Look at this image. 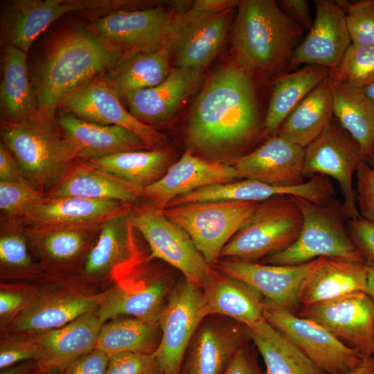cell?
<instances>
[{
	"instance_id": "50",
	"label": "cell",
	"mask_w": 374,
	"mask_h": 374,
	"mask_svg": "<svg viewBox=\"0 0 374 374\" xmlns=\"http://www.w3.org/2000/svg\"><path fill=\"white\" fill-rule=\"evenodd\" d=\"M348 234L366 262H374V222L361 216L346 221Z\"/></svg>"
},
{
	"instance_id": "44",
	"label": "cell",
	"mask_w": 374,
	"mask_h": 374,
	"mask_svg": "<svg viewBox=\"0 0 374 374\" xmlns=\"http://www.w3.org/2000/svg\"><path fill=\"white\" fill-rule=\"evenodd\" d=\"M46 197L28 183L0 181L1 214L22 217L28 211Z\"/></svg>"
},
{
	"instance_id": "19",
	"label": "cell",
	"mask_w": 374,
	"mask_h": 374,
	"mask_svg": "<svg viewBox=\"0 0 374 374\" xmlns=\"http://www.w3.org/2000/svg\"><path fill=\"white\" fill-rule=\"evenodd\" d=\"M325 258L295 265L258 263L238 259L218 260V270L239 278L257 290L265 300L294 313L301 305L303 290Z\"/></svg>"
},
{
	"instance_id": "48",
	"label": "cell",
	"mask_w": 374,
	"mask_h": 374,
	"mask_svg": "<svg viewBox=\"0 0 374 374\" xmlns=\"http://www.w3.org/2000/svg\"><path fill=\"white\" fill-rule=\"evenodd\" d=\"M356 203L362 217L374 222V169L363 161L356 172Z\"/></svg>"
},
{
	"instance_id": "40",
	"label": "cell",
	"mask_w": 374,
	"mask_h": 374,
	"mask_svg": "<svg viewBox=\"0 0 374 374\" xmlns=\"http://www.w3.org/2000/svg\"><path fill=\"white\" fill-rule=\"evenodd\" d=\"M248 330L264 360L267 374H326L265 319Z\"/></svg>"
},
{
	"instance_id": "17",
	"label": "cell",
	"mask_w": 374,
	"mask_h": 374,
	"mask_svg": "<svg viewBox=\"0 0 374 374\" xmlns=\"http://www.w3.org/2000/svg\"><path fill=\"white\" fill-rule=\"evenodd\" d=\"M173 15L160 7L117 10L96 19L87 30L125 56L165 46Z\"/></svg>"
},
{
	"instance_id": "21",
	"label": "cell",
	"mask_w": 374,
	"mask_h": 374,
	"mask_svg": "<svg viewBox=\"0 0 374 374\" xmlns=\"http://www.w3.org/2000/svg\"><path fill=\"white\" fill-rule=\"evenodd\" d=\"M108 4L105 1L75 0L10 1L1 9V43L27 53L35 38L61 16Z\"/></svg>"
},
{
	"instance_id": "9",
	"label": "cell",
	"mask_w": 374,
	"mask_h": 374,
	"mask_svg": "<svg viewBox=\"0 0 374 374\" xmlns=\"http://www.w3.org/2000/svg\"><path fill=\"white\" fill-rule=\"evenodd\" d=\"M264 317L326 374H346L365 357L319 323L265 300Z\"/></svg>"
},
{
	"instance_id": "27",
	"label": "cell",
	"mask_w": 374,
	"mask_h": 374,
	"mask_svg": "<svg viewBox=\"0 0 374 374\" xmlns=\"http://www.w3.org/2000/svg\"><path fill=\"white\" fill-rule=\"evenodd\" d=\"M202 289L206 317L225 316L248 328L265 319L263 296L239 278L211 268Z\"/></svg>"
},
{
	"instance_id": "22",
	"label": "cell",
	"mask_w": 374,
	"mask_h": 374,
	"mask_svg": "<svg viewBox=\"0 0 374 374\" xmlns=\"http://www.w3.org/2000/svg\"><path fill=\"white\" fill-rule=\"evenodd\" d=\"M333 194L334 189L328 177L321 175H315L308 181L292 186H276L256 180L242 179L202 187L175 198L166 208L215 201L260 202L280 195L300 197L316 204L324 205L332 198Z\"/></svg>"
},
{
	"instance_id": "47",
	"label": "cell",
	"mask_w": 374,
	"mask_h": 374,
	"mask_svg": "<svg viewBox=\"0 0 374 374\" xmlns=\"http://www.w3.org/2000/svg\"><path fill=\"white\" fill-rule=\"evenodd\" d=\"M106 374H161L154 353L125 352L109 357Z\"/></svg>"
},
{
	"instance_id": "31",
	"label": "cell",
	"mask_w": 374,
	"mask_h": 374,
	"mask_svg": "<svg viewBox=\"0 0 374 374\" xmlns=\"http://www.w3.org/2000/svg\"><path fill=\"white\" fill-rule=\"evenodd\" d=\"M132 205L112 200L46 197L19 219L25 226L100 223L129 212Z\"/></svg>"
},
{
	"instance_id": "25",
	"label": "cell",
	"mask_w": 374,
	"mask_h": 374,
	"mask_svg": "<svg viewBox=\"0 0 374 374\" xmlns=\"http://www.w3.org/2000/svg\"><path fill=\"white\" fill-rule=\"evenodd\" d=\"M237 173L229 163L211 161L188 150L155 183L141 190L147 204L163 210L175 198L202 187L233 181Z\"/></svg>"
},
{
	"instance_id": "16",
	"label": "cell",
	"mask_w": 374,
	"mask_h": 374,
	"mask_svg": "<svg viewBox=\"0 0 374 374\" xmlns=\"http://www.w3.org/2000/svg\"><path fill=\"white\" fill-rule=\"evenodd\" d=\"M131 210L103 222L80 274L91 285L105 290L142 260L130 222Z\"/></svg>"
},
{
	"instance_id": "58",
	"label": "cell",
	"mask_w": 374,
	"mask_h": 374,
	"mask_svg": "<svg viewBox=\"0 0 374 374\" xmlns=\"http://www.w3.org/2000/svg\"><path fill=\"white\" fill-rule=\"evenodd\" d=\"M368 271L366 293L374 301V262H367Z\"/></svg>"
},
{
	"instance_id": "43",
	"label": "cell",
	"mask_w": 374,
	"mask_h": 374,
	"mask_svg": "<svg viewBox=\"0 0 374 374\" xmlns=\"http://www.w3.org/2000/svg\"><path fill=\"white\" fill-rule=\"evenodd\" d=\"M330 78L363 89L373 83L374 46L351 43Z\"/></svg>"
},
{
	"instance_id": "60",
	"label": "cell",
	"mask_w": 374,
	"mask_h": 374,
	"mask_svg": "<svg viewBox=\"0 0 374 374\" xmlns=\"http://www.w3.org/2000/svg\"><path fill=\"white\" fill-rule=\"evenodd\" d=\"M33 374H60V373L56 370H43L38 366Z\"/></svg>"
},
{
	"instance_id": "1",
	"label": "cell",
	"mask_w": 374,
	"mask_h": 374,
	"mask_svg": "<svg viewBox=\"0 0 374 374\" xmlns=\"http://www.w3.org/2000/svg\"><path fill=\"white\" fill-rule=\"evenodd\" d=\"M259 131L251 74L235 64L218 69L206 82L190 114V151L220 156L239 150Z\"/></svg>"
},
{
	"instance_id": "49",
	"label": "cell",
	"mask_w": 374,
	"mask_h": 374,
	"mask_svg": "<svg viewBox=\"0 0 374 374\" xmlns=\"http://www.w3.org/2000/svg\"><path fill=\"white\" fill-rule=\"evenodd\" d=\"M27 296V283H0V328L22 308Z\"/></svg>"
},
{
	"instance_id": "23",
	"label": "cell",
	"mask_w": 374,
	"mask_h": 374,
	"mask_svg": "<svg viewBox=\"0 0 374 374\" xmlns=\"http://www.w3.org/2000/svg\"><path fill=\"white\" fill-rule=\"evenodd\" d=\"M304 156V148L274 134L251 152L237 157L229 163L238 179L292 186L305 181Z\"/></svg>"
},
{
	"instance_id": "61",
	"label": "cell",
	"mask_w": 374,
	"mask_h": 374,
	"mask_svg": "<svg viewBox=\"0 0 374 374\" xmlns=\"http://www.w3.org/2000/svg\"><path fill=\"white\" fill-rule=\"evenodd\" d=\"M371 166L374 169V147H373V154H372V157L370 159V163Z\"/></svg>"
},
{
	"instance_id": "52",
	"label": "cell",
	"mask_w": 374,
	"mask_h": 374,
	"mask_svg": "<svg viewBox=\"0 0 374 374\" xmlns=\"http://www.w3.org/2000/svg\"><path fill=\"white\" fill-rule=\"evenodd\" d=\"M222 374H262L252 348L247 344L231 358Z\"/></svg>"
},
{
	"instance_id": "12",
	"label": "cell",
	"mask_w": 374,
	"mask_h": 374,
	"mask_svg": "<svg viewBox=\"0 0 374 374\" xmlns=\"http://www.w3.org/2000/svg\"><path fill=\"white\" fill-rule=\"evenodd\" d=\"M103 224L24 226L32 253L46 276L66 278L80 274Z\"/></svg>"
},
{
	"instance_id": "5",
	"label": "cell",
	"mask_w": 374,
	"mask_h": 374,
	"mask_svg": "<svg viewBox=\"0 0 374 374\" xmlns=\"http://www.w3.org/2000/svg\"><path fill=\"white\" fill-rule=\"evenodd\" d=\"M1 138L19 163L26 181L45 194L62 181L80 152L57 124L37 115L21 123L1 121Z\"/></svg>"
},
{
	"instance_id": "53",
	"label": "cell",
	"mask_w": 374,
	"mask_h": 374,
	"mask_svg": "<svg viewBox=\"0 0 374 374\" xmlns=\"http://www.w3.org/2000/svg\"><path fill=\"white\" fill-rule=\"evenodd\" d=\"M0 181L28 183L19 163L2 141L0 143Z\"/></svg>"
},
{
	"instance_id": "11",
	"label": "cell",
	"mask_w": 374,
	"mask_h": 374,
	"mask_svg": "<svg viewBox=\"0 0 374 374\" xmlns=\"http://www.w3.org/2000/svg\"><path fill=\"white\" fill-rule=\"evenodd\" d=\"M206 317L202 287L184 278L172 288L159 318L161 337L154 354L161 374H181L186 350Z\"/></svg>"
},
{
	"instance_id": "8",
	"label": "cell",
	"mask_w": 374,
	"mask_h": 374,
	"mask_svg": "<svg viewBox=\"0 0 374 374\" xmlns=\"http://www.w3.org/2000/svg\"><path fill=\"white\" fill-rule=\"evenodd\" d=\"M259 202L215 201L180 204L162 210L190 237L210 265H215L227 242L242 227Z\"/></svg>"
},
{
	"instance_id": "3",
	"label": "cell",
	"mask_w": 374,
	"mask_h": 374,
	"mask_svg": "<svg viewBox=\"0 0 374 374\" xmlns=\"http://www.w3.org/2000/svg\"><path fill=\"white\" fill-rule=\"evenodd\" d=\"M237 8L232 37L235 64L250 74L280 71L304 30L272 0L240 1Z\"/></svg>"
},
{
	"instance_id": "30",
	"label": "cell",
	"mask_w": 374,
	"mask_h": 374,
	"mask_svg": "<svg viewBox=\"0 0 374 374\" xmlns=\"http://www.w3.org/2000/svg\"><path fill=\"white\" fill-rule=\"evenodd\" d=\"M201 70L176 67L159 84L124 97L128 111L140 122L161 124L168 121L195 87Z\"/></svg>"
},
{
	"instance_id": "37",
	"label": "cell",
	"mask_w": 374,
	"mask_h": 374,
	"mask_svg": "<svg viewBox=\"0 0 374 374\" xmlns=\"http://www.w3.org/2000/svg\"><path fill=\"white\" fill-rule=\"evenodd\" d=\"M330 73L331 71L326 67L309 64L279 75L274 82L262 134L276 133L295 107Z\"/></svg>"
},
{
	"instance_id": "33",
	"label": "cell",
	"mask_w": 374,
	"mask_h": 374,
	"mask_svg": "<svg viewBox=\"0 0 374 374\" xmlns=\"http://www.w3.org/2000/svg\"><path fill=\"white\" fill-rule=\"evenodd\" d=\"M27 53L3 46V78L0 89L1 121L21 123L37 116L34 89L27 68Z\"/></svg>"
},
{
	"instance_id": "34",
	"label": "cell",
	"mask_w": 374,
	"mask_h": 374,
	"mask_svg": "<svg viewBox=\"0 0 374 374\" xmlns=\"http://www.w3.org/2000/svg\"><path fill=\"white\" fill-rule=\"evenodd\" d=\"M367 262L325 258L308 280L301 294L302 307L367 290Z\"/></svg>"
},
{
	"instance_id": "13",
	"label": "cell",
	"mask_w": 374,
	"mask_h": 374,
	"mask_svg": "<svg viewBox=\"0 0 374 374\" xmlns=\"http://www.w3.org/2000/svg\"><path fill=\"white\" fill-rule=\"evenodd\" d=\"M367 161L357 142L332 120L323 132L305 148V177H330L339 184L346 220L360 217L353 188V176L359 163Z\"/></svg>"
},
{
	"instance_id": "51",
	"label": "cell",
	"mask_w": 374,
	"mask_h": 374,
	"mask_svg": "<svg viewBox=\"0 0 374 374\" xmlns=\"http://www.w3.org/2000/svg\"><path fill=\"white\" fill-rule=\"evenodd\" d=\"M109 356L95 348L69 364L61 374H106Z\"/></svg>"
},
{
	"instance_id": "18",
	"label": "cell",
	"mask_w": 374,
	"mask_h": 374,
	"mask_svg": "<svg viewBox=\"0 0 374 374\" xmlns=\"http://www.w3.org/2000/svg\"><path fill=\"white\" fill-rule=\"evenodd\" d=\"M105 74L68 94L58 108L86 121L127 128L143 139L152 149L164 147V136L152 126L138 121L125 108L117 91Z\"/></svg>"
},
{
	"instance_id": "62",
	"label": "cell",
	"mask_w": 374,
	"mask_h": 374,
	"mask_svg": "<svg viewBox=\"0 0 374 374\" xmlns=\"http://www.w3.org/2000/svg\"><path fill=\"white\" fill-rule=\"evenodd\" d=\"M373 355H374V327H373Z\"/></svg>"
},
{
	"instance_id": "6",
	"label": "cell",
	"mask_w": 374,
	"mask_h": 374,
	"mask_svg": "<svg viewBox=\"0 0 374 374\" xmlns=\"http://www.w3.org/2000/svg\"><path fill=\"white\" fill-rule=\"evenodd\" d=\"M292 197L303 216L300 234L289 247L263 258L261 263L295 265L322 257L366 262L348 234L341 204L333 199L318 205Z\"/></svg>"
},
{
	"instance_id": "59",
	"label": "cell",
	"mask_w": 374,
	"mask_h": 374,
	"mask_svg": "<svg viewBox=\"0 0 374 374\" xmlns=\"http://www.w3.org/2000/svg\"><path fill=\"white\" fill-rule=\"evenodd\" d=\"M367 96L374 103V82L364 89Z\"/></svg>"
},
{
	"instance_id": "32",
	"label": "cell",
	"mask_w": 374,
	"mask_h": 374,
	"mask_svg": "<svg viewBox=\"0 0 374 374\" xmlns=\"http://www.w3.org/2000/svg\"><path fill=\"white\" fill-rule=\"evenodd\" d=\"M48 198L78 197L134 204L141 190L75 159L62 181L46 194Z\"/></svg>"
},
{
	"instance_id": "26",
	"label": "cell",
	"mask_w": 374,
	"mask_h": 374,
	"mask_svg": "<svg viewBox=\"0 0 374 374\" xmlns=\"http://www.w3.org/2000/svg\"><path fill=\"white\" fill-rule=\"evenodd\" d=\"M103 323L96 310L63 327L28 335L37 343L39 368L56 370L61 374L69 364L96 348Z\"/></svg>"
},
{
	"instance_id": "2",
	"label": "cell",
	"mask_w": 374,
	"mask_h": 374,
	"mask_svg": "<svg viewBox=\"0 0 374 374\" xmlns=\"http://www.w3.org/2000/svg\"><path fill=\"white\" fill-rule=\"evenodd\" d=\"M123 57L88 30L60 33L50 42L33 76L37 115L57 123L55 112L62 100L112 69Z\"/></svg>"
},
{
	"instance_id": "38",
	"label": "cell",
	"mask_w": 374,
	"mask_h": 374,
	"mask_svg": "<svg viewBox=\"0 0 374 374\" xmlns=\"http://www.w3.org/2000/svg\"><path fill=\"white\" fill-rule=\"evenodd\" d=\"M332 116L329 76L295 107L275 134L305 148L323 132Z\"/></svg>"
},
{
	"instance_id": "46",
	"label": "cell",
	"mask_w": 374,
	"mask_h": 374,
	"mask_svg": "<svg viewBox=\"0 0 374 374\" xmlns=\"http://www.w3.org/2000/svg\"><path fill=\"white\" fill-rule=\"evenodd\" d=\"M37 359V345L32 336L0 335L1 369L22 362Z\"/></svg>"
},
{
	"instance_id": "14",
	"label": "cell",
	"mask_w": 374,
	"mask_h": 374,
	"mask_svg": "<svg viewBox=\"0 0 374 374\" xmlns=\"http://www.w3.org/2000/svg\"><path fill=\"white\" fill-rule=\"evenodd\" d=\"M142 260L104 290L97 310L103 323L117 317L159 321L172 290L164 271H143Z\"/></svg>"
},
{
	"instance_id": "28",
	"label": "cell",
	"mask_w": 374,
	"mask_h": 374,
	"mask_svg": "<svg viewBox=\"0 0 374 374\" xmlns=\"http://www.w3.org/2000/svg\"><path fill=\"white\" fill-rule=\"evenodd\" d=\"M189 346L186 374H222L235 353L251 340L248 328L234 321H207Z\"/></svg>"
},
{
	"instance_id": "42",
	"label": "cell",
	"mask_w": 374,
	"mask_h": 374,
	"mask_svg": "<svg viewBox=\"0 0 374 374\" xmlns=\"http://www.w3.org/2000/svg\"><path fill=\"white\" fill-rule=\"evenodd\" d=\"M160 337L159 321L117 317L103 323L96 348L109 357L125 352L154 353Z\"/></svg>"
},
{
	"instance_id": "29",
	"label": "cell",
	"mask_w": 374,
	"mask_h": 374,
	"mask_svg": "<svg viewBox=\"0 0 374 374\" xmlns=\"http://www.w3.org/2000/svg\"><path fill=\"white\" fill-rule=\"evenodd\" d=\"M57 124L65 138L80 150L78 159L87 161L116 153L152 149L134 132L120 125H103L62 112Z\"/></svg>"
},
{
	"instance_id": "57",
	"label": "cell",
	"mask_w": 374,
	"mask_h": 374,
	"mask_svg": "<svg viewBox=\"0 0 374 374\" xmlns=\"http://www.w3.org/2000/svg\"><path fill=\"white\" fill-rule=\"evenodd\" d=\"M346 374H374V355L365 357L359 365Z\"/></svg>"
},
{
	"instance_id": "10",
	"label": "cell",
	"mask_w": 374,
	"mask_h": 374,
	"mask_svg": "<svg viewBox=\"0 0 374 374\" xmlns=\"http://www.w3.org/2000/svg\"><path fill=\"white\" fill-rule=\"evenodd\" d=\"M130 222L150 247L148 260L157 258L167 262L180 271L186 279L202 287L211 265L181 226L162 211L147 204L132 205Z\"/></svg>"
},
{
	"instance_id": "35",
	"label": "cell",
	"mask_w": 374,
	"mask_h": 374,
	"mask_svg": "<svg viewBox=\"0 0 374 374\" xmlns=\"http://www.w3.org/2000/svg\"><path fill=\"white\" fill-rule=\"evenodd\" d=\"M171 158L169 150L163 147L123 152L83 161L141 192L165 175L171 166Z\"/></svg>"
},
{
	"instance_id": "41",
	"label": "cell",
	"mask_w": 374,
	"mask_h": 374,
	"mask_svg": "<svg viewBox=\"0 0 374 374\" xmlns=\"http://www.w3.org/2000/svg\"><path fill=\"white\" fill-rule=\"evenodd\" d=\"M170 54L166 45L159 48L124 56L106 78L120 97L151 88L161 83L169 75Z\"/></svg>"
},
{
	"instance_id": "56",
	"label": "cell",
	"mask_w": 374,
	"mask_h": 374,
	"mask_svg": "<svg viewBox=\"0 0 374 374\" xmlns=\"http://www.w3.org/2000/svg\"><path fill=\"white\" fill-rule=\"evenodd\" d=\"M37 368V360H28L1 369L0 374H33Z\"/></svg>"
},
{
	"instance_id": "63",
	"label": "cell",
	"mask_w": 374,
	"mask_h": 374,
	"mask_svg": "<svg viewBox=\"0 0 374 374\" xmlns=\"http://www.w3.org/2000/svg\"><path fill=\"white\" fill-rule=\"evenodd\" d=\"M181 374H186V372L181 373Z\"/></svg>"
},
{
	"instance_id": "7",
	"label": "cell",
	"mask_w": 374,
	"mask_h": 374,
	"mask_svg": "<svg viewBox=\"0 0 374 374\" xmlns=\"http://www.w3.org/2000/svg\"><path fill=\"white\" fill-rule=\"evenodd\" d=\"M301 211L292 196L260 202L251 217L223 248L220 258L256 262L283 251L298 238Z\"/></svg>"
},
{
	"instance_id": "55",
	"label": "cell",
	"mask_w": 374,
	"mask_h": 374,
	"mask_svg": "<svg viewBox=\"0 0 374 374\" xmlns=\"http://www.w3.org/2000/svg\"><path fill=\"white\" fill-rule=\"evenodd\" d=\"M239 3L240 1L235 0H198L193 3L192 8L219 13L231 10L238 7Z\"/></svg>"
},
{
	"instance_id": "54",
	"label": "cell",
	"mask_w": 374,
	"mask_h": 374,
	"mask_svg": "<svg viewBox=\"0 0 374 374\" xmlns=\"http://www.w3.org/2000/svg\"><path fill=\"white\" fill-rule=\"evenodd\" d=\"M280 8L303 30H310L312 21L309 3L306 0H281L278 1Z\"/></svg>"
},
{
	"instance_id": "15",
	"label": "cell",
	"mask_w": 374,
	"mask_h": 374,
	"mask_svg": "<svg viewBox=\"0 0 374 374\" xmlns=\"http://www.w3.org/2000/svg\"><path fill=\"white\" fill-rule=\"evenodd\" d=\"M231 11L194 8L174 14L166 46L176 67L201 70L216 55L227 34Z\"/></svg>"
},
{
	"instance_id": "36",
	"label": "cell",
	"mask_w": 374,
	"mask_h": 374,
	"mask_svg": "<svg viewBox=\"0 0 374 374\" xmlns=\"http://www.w3.org/2000/svg\"><path fill=\"white\" fill-rule=\"evenodd\" d=\"M330 82L333 115L370 160L374 147V103L363 89L331 79Z\"/></svg>"
},
{
	"instance_id": "45",
	"label": "cell",
	"mask_w": 374,
	"mask_h": 374,
	"mask_svg": "<svg viewBox=\"0 0 374 374\" xmlns=\"http://www.w3.org/2000/svg\"><path fill=\"white\" fill-rule=\"evenodd\" d=\"M344 10L351 42L374 46V0L347 1Z\"/></svg>"
},
{
	"instance_id": "24",
	"label": "cell",
	"mask_w": 374,
	"mask_h": 374,
	"mask_svg": "<svg viewBox=\"0 0 374 374\" xmlns=\"http://www.w3.org/2000/svg\"><path fill=\"white\" fill-rule=\"evenodd\" d=\"M316 16L305 39L299 44L290 64L317 65L332 73L351 44L345 10L337 1L317 0Z\"/></svg>"
},
{
	"instance_id": "39",
	"label": "cell",
	"mask_w": 374,
	"mask_h": 374,
	"mask_svg": "<svg viewBox=\"0 0 374 374\" xmlns=\"http://www.w3.org/2000/svg\"><path fill=\"white\" fill-rule=\"evenodd\" d=\"M46 277L32 253L22 222L1 214V282L34 283Z\"/></svg>"
},
{
	"instance_id": "20",
	"label": "cell",
	"mask_w": 374,
	"mask_h": 374,
	"mask_svg": "<svg viewBox=\"0 0 374 374\" xmlns=\"http://www.w3.org/2000/svg\"><path fill=\"white\" fill-rule=\"evenodd\" d=\"M299 315L319 323L363 356L373 355L374 301L366 292L303 306Z\"/></svg>"
},
{
	"instance_id": "4",
	"label": "cell",
	"mask_w": 374,
	"mask_h": 374,
	"mask_svg": "<svg viewBox=\"0 0 374 374\" xmlns=\"http://www.w3.org/2000/svg\"><path fill=\"white\" fill-rule=\"evenodd\" d=\"M28 296L22 308L2 328L0 334L33 335L66 326L98 310L104 290L79 275L46 277L27 283Z\"/></svg>"
}]
</instances>
